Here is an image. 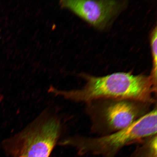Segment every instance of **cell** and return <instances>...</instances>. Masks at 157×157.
<instances>
[{"label":"cell","mask_w":157,"mask_h":157,"mask_svg":"<svg viewBox=\"0 0 157 157\" xmlns=\"http://www.w3.org/2000/svg\"><path fill=\"white\" fill-rule=\"evenodd\" d=\"M82 76L86 83L81 88L61 90L52 86L48 92L65 99L85 104L97 100L124 99L157 104V85L150 75L122 72L103 76Z\"/></svg>","instance_id":"1"},{"label":"cell","mask_w":157,"mask_h":157,"mask_svg":"<svg viewBox=\"0 0 157 157\" xmlns=\"http://www.w3.org/2000/svg\"><path fill=\"white\" fill-rule=\"evenodd\" d=\"M157 106L128 127L104 136L68 137L59 144L72 146L81 155L115 157L124 147L141 143L157 134Z\"/></svg>","instance_id":"2"},{"label":"cell","mask_w":157,"mask_h":157,"mask_svg":"<svg viewBox=\"0 0 157 157\" xmlns=\"http://www.w3.org/2000/svg\"><path fill=\"white\" fill-rule=\"evenodd\" d=\"M63 124L57 115L45 110L20 132L3 141L12 157H49L62 134Z\"/></svg>","instance_id":"3"},{"label":"cell","mask_w":157,"mask_h":157,"mask_svg":"<svg viewBox=\"0 0 157 157\" xmlns=\"http://www.w3.org/2000/svg\"><path fill=\"white\" fill-rule=\"evenodd\" d=\"M86 105L91 132L101 136L128 127L157 104L128 99H108L95 100Z\"/></svg>","instance_id":"4"},{"label":"cell","mask_w":157,"mask_h":157,"mask_svg":"<svg viewBox=\"0 0 157 157\" xmlns=\"http://www.w3.org/2000/svg\"><path fill=\"white\" fill-rule=\"evenodd\" d=\"M62 6L69 9L93 26L102 29L117 13L119 3L115 1H63Z\"/></svg>","instance_id":"5"},{"label":"cell","mask_w":157,"mask_h":157,"mask_svg":"<svg viewBox=\"0 0 157 157\" xmlns=\"http://www.w3.org/2000/svg\"><path fill=\"white\" fill-rule=\"evenodd\" d=\"M157 134L148 137L128 157H157Z\"/></svg>","instance_id":"6"},{"label":"cell","mask_w":157,"mask_h":157,"mask_svg":"<svg viewBox=\"0 0 157 157\" xmlns=\"http://www.w3.org/2000/svg\"><path fill=\"white\" fill-rule=\"evenodd\" d=\"M157 27H156L152 31L150 38L153 60V67L150 76L151 77L153 81L156 84L157 73Z\"/></svg>","instance_id":"7"}]
</instances>
